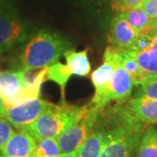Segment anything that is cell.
I'll return each instance as SVG.
<instances>
[{
  "label": "cell",
  "mask_w": 157,
  "mask_h": 157,
  "mask_svg": "<svg viewBox=\"0 0 157 157\" xmlns=\"http://www.w3.org/2000/svg\"><path fill=\"white\" fill-rule=\"evenodd\" d=\"M69 44L56 33L40 31L26 44L21 55L23 69L32 72L48 67L68 50Z\"/></svg>",
  "instance_id": "cell-1"
},
{
  "label": "cell",
  "mask_w": 157,
  "mask_h": 157,
  "mask_svg": "<svg viewBox=\"0 0 157 157\" xmlns=\"http://www.w3.org/2000/svg\"><path fill=\"white\" fill-rule=\"evenodd\" d=\"M79 107L67 104V102L61 105L51 103L36 121L21 130L33 136L37 142L46 138H57L73 121Z\"/></svg>",
  "instance_id": "cell-2"
},
{
  "label": "cell",
  "mask_w": 157,
  "mask_h": 157,
  "mask_svg": "<svg viewBox=\"0 0 157 157\" xmlns=\"http://www.w3.org/2000/svg\"><path fill=\"white\" fill-rule=\"evenodd\" d=\"M100 110H96L90 105L79 107L73 121L57 136V141L61 154L77 151L86 140L99 117Z\"/></svg>",
  "instance_id": "cell-3"
},
{
  "label": "cell",
  "mask_w": 157,
  "mask_h": 157,
  "mask_svg": "<svg viewBox=\"0 0 157 157\" xmlns=\"http://www.w3.org/2000/svg\"><path fill=\"white\" fill-rule=\"evenodd\" d=\"M106 49L108 51L111 56L113 64V69L108 86V91L99 110L103 109L111 101H122L128 98L131 94V92L135 86L131 76L127 73V71L124 69L120 62L117 49L110 45H108Z\"/></svg>",
  "instance_id": "cell-4"
},
{
  "label": "cell",
  "mask_w": 157,
  "mask_h": 157,
  "mask_svg": "<svg viewBox=\"0 0 157 157\" xmlns=\"http://www.w3.org/2000/svg\"><path fill=\"white\" fill-rule=\"evenodd\" d=\"M51 103L40 98L6 108L3 118L16 128L21 130L32 124Z\"/></svg>",
  "instance_id": "cell-5"
},
{
  "label": "cell",
  "mask_w": 157,
  "mask_h": 157,
  "mask_svg": "<svg viewBox=\"0 0 157 157\" xmlns=\"http://www.w3.org/2000/svg\"><path fill=\"white\" fill-rule=\"evenodd\" d=\"M26 36L25 25L17 13L0 11V53L20 43Z\"/></svg>",
  "instance_id": "cell-6"
},
{
  "label": "cell",
  "mask_w": 157,
  "mask_h": 157,
  "mask_svg": "<svg viewBox=\"0 0 157 157\" xmlns=\"http://www.w3.org/2000/svg\"><path fill=\"white\" fill-rule=\"evenodd\" d=\"M26 73L24 69L0 72V97L6 108L21 99L27 83Z\"/></svg>",
  "instance_id": "cell-7"
},
{
  "label": "cell",
  "mask_w": 157,
  "mask_h": 157,
  "mask_svg": "<svg viewBox=\"0 0 157 157\" xmlns=\"http://www.w3.org/2000/svg\"><path fill=\"white\" fill-rule=\"evenodd\" d=\"M138 34L131 26L124 13H115L108 33L109 45L118 50H129L134 47Z\"/></svg>",
  "instance_id": "cell-8"
},
{
  "label": "cell",
  "mask_w": 157,
  "mask_h": 157,
  "mask_svg": "<svg viewBox=\"0 0 157 157\" xmlns=\"http://www.w3.org/2000/svg\"><path fill=\"white\" fill-rule=\"evenodd\" d=\"M103 59V64L95 69L91 76L92 82L94 86V94L89 105L96 110L100 109L101 103L106 97L113 69L112 59L107 49L104 52Z\"/></svg>",
  "instance_id": "cell-9"
},
{
  "label": "cell",
  "mask_w": 157,
  "mask_h": 157,
  "mask_svg": "<svg viewBox=\"0 0 157 157\" xmlns=\"http://www.w3.org/2000/svg\"><path fill=\"white\" fill-rule=\"evenodd\" d=\"M37 148V141L26 132H19L11 135L0 151V157H33Z\"/></svg>",
  "instance_id": "cell-10"
},
{
  "label": "cell",
  "mask_w": 157,
  "mask_h": 157,
  "mask_svg": "<svg viewBox=\"0 0 157 157\" xmlns=\"http://www.w3.org/2000/svg\"><path fill=\"white\" fill-rule=\"evenodd\" d=\"M100 113V112H99ZM106 139V131L100 121H96L94 127L76 151L78 157H100Z\"/></svg>",
  "instance_id": "cell-11"
},
{
  "label": "cell",
  "mask_w": 157,
  "mask_h": 157,
  "mask_svg": "<svg viewBox=\"0 0 157 157\" xmlns=\"http://www.w3.org/2000/svg\"><path fill=\"white\" fill-rule=\"evenodd\" d=\"M131 113L144 124H157V101L136 97L127 103Z\"/></svg>",
  "instance_id": "cell-12"
},
{
  "label": "cell",
  "mask_w": 157,
  "mask_h": 157,
  "mask_svg": "<svg viewBox=\"0 0 157 157\" xmlns=\"http://www.w3.org/2000/svg\"><path fill=\"white\" fill-rule=\"evenodd\" d=\"M134 52L135 59L145 78L157 75V35L148 47L139 52L134 51Z\"/></svg>",
  "instance_id": "cell-13"
},
{
  "label": "cell",
  "mask_w": 157,
  "mask_h": 157,
  "mask_svg": "<svg viewBox=\"0 0 157 157\" xmlns=\"http://www.w3.org/2000/svg\"><path fill=\"white\" fill-rule=\"evenodd\" d=\"M87 49H85L76 52L72 49H68L63 53L67 61V66L72 75L85 77L90 73L91 64L87 56Z\"/></svg>",
  "instance_id": "cell-14"
},
{
  "label": "cell",
  "mask_w": 157,
  "mask_h": 157,
  "mask_svg": "<svg viewBox=\"0 0 157 157\" xmlns=\"http://www.w3.org/2000/svg\"><path fill=\"white\" fill-rule=\"evenodd\" d=\"M137 157H157V129L147 127L136 149Z\"/></svg>",
  "instance_id": "cell-15"
},
{
  "label": "cell",
  "mask_w": 157,
  "mask_h": 157,
  "mask_svg": "<svg viewBox=\"0 0 157 157\" xmlns=\"http://www.w3.org/2000/svg\"><path fill=\"white\" fill-rule=\"evenodd\" d=\"M71 76H72V73L67 66V64L65 65L61 62L57 61L47 67L46 78L52 81H54L59 86L60 92H61L62 103H66V101H65L66 86Z\"/></svg>",
  "instance_id": "cell-16"
},
{
  "label": "cell",
  "mask_w": 157,
  "mask_h": 157,
  "mask_svg": "<svg viewBox=\"0 0 157 157\" xmlns=\"http://www.w3.org/2000/svg\"><path fill=\"white\" fill-rule=\"evenodd\" d=\"M118 52H119V59L121 66L127 71V73L131 76L135 86L138 85L145 78V75L140 70V67L135 59L134 51L132 49L118 50Z\"/></svg>",
  "instance_id": "cell-17"
},
{
  "label": "cell",
  "mask_w": 157,
  "mask_h": 157,
  "mask_svg": "<svg viewBox=\"0 0 157 157\" xmlns=\"http://www.w3.org/2000/svg\"><path fill=\"white\" fill-rule=\"evenodd\" d=\"M61 154L56 138H46L37 143L36 157H59Z\"/></svg>",
  "instance_id": "cell-18"
},
{
  "label": "cell",
  "mask_w": 157,
  "mask_h": 157,
  "mask_svg": "<svg viewBox=\"0 0 157 157\" xmlns=\"http://www.w3.org/2000/svg\"><path fill=\"white\" fill-rule=\"evenodd\" d=\"M136 86H139L137 97H144L157 101V75L146 77Z\"/></svg>",
  "instance_id": "cell-19"
},
{
  "label": "cell",
  "mask_w": 157,
  "mask_h": 157,
  "mask_svg": "<svg viewBox=\"0 0 157 157\" xmlns=\"http://www.w3.org/2000/svg\"><path fill=\"white\" fill-rule=\"evenodd\" d=\"M143 0H110V7L115 13L128 11L142 7Z\"/></svg>",
  "instance_id": "cell-20"
},
{
  "label": "cell",
  "mask_w": 157,
  "mask_h": 157,
  "mask_svg": "<svg viewBox=\"0 0 157 157\" xmlns=\"http://www.w3.org/2000/svg\"><path fill=\"white\" fill-rule=\"evenodd\" d=\"M14 134L11 125L6 119L0 118V151L5 147L7 140Z\"/></svg>",
  "instance_id": "cell-21"
},
{
  "label": "cell",
  "mask_w": 157,
  "mask_h": 157,
  "mask_svg": "<svg viewBox=\"0 0 157 157\" xmlns=\"http://www.w3.org/2000/svg\"><path fill=\"white\" fill-rule=\"evenodd\" d=\"M147 15L153 20L157 18V0H143L142 7Z\"/></svg>",
  "instance_id": "cell-22"
},
{
  "label": "cell",
  "mask_w": 157,
  "mask_h": 157,
  "mask_svg": "<svg viewBox=\"0 0 157 157\" xmlns=\"http://www.w3.org/2000/svg\"><path fill=\"white\" fill-rule=\"evenodd\" d=\"M5 111H6V106H5V103L2 100V98L0 97V118H3Z\"/></svg>",
  "instance_id": "cell-23"
},
{
  "label": "cell",
  "mask_w": 157,
  "mask_h": 157,
  "mask_svg": "<svg viewBox=\"0 0 157 157\" xmlns=\"http://www.w3.org/2000/svg\"><path fill=\"white\" fill-rule=\"evenodd\" d=\"M59 157H78L76 152L74 153H69V154H60Z\"/></svg>",
  "instance_id": "cell-24"
},
{
  "label": "cell",
  "mask_w": 157,
  "mask_h": 157,
  "mask_svg": "<svg viewBox=\"0 0 157 157\" xmlns=\"http://www.w3.org/2000/svg\"><path fill=\"white\" fill-rule=\"evenodd\" d=\"M156 21H157V18H156Z\"/></svg>",
  "instance_id": "cell-25"
}]
</instances>
